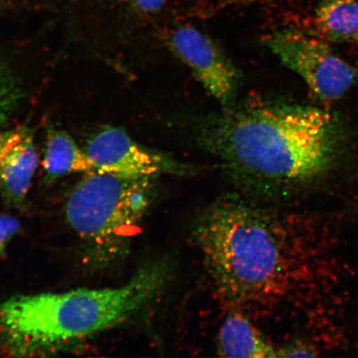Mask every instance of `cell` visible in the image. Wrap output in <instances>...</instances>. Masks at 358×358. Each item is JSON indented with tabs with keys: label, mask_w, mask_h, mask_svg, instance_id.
<instances>
[{
	"label": "cell",
	"mask_w": 358,
	"mask_h": 358,
	"mask_svg": "<svg viewBox=\"0 0 358 358\" xmlns=\"http://www.w3.org/2000/svg\"><path fill=\"white\" fill-rule=\"evenodd\" d=\"M43 167L50 178L73 173L93 172L86 152L80 149L70 134L56 128L48 129Z\"/></svg>",
	"instance_id": "cell-10"
},
{
	"label": "cell",
	"mask_w": 358,
	"mask_h": 358,
	"mask_svg": "<svg viewBox=\"0 0 358 358\" xmlns=\"http://www.w3.org/2000/svg\"><path fill=\"white\" fill-rule=\"evenodd\" d=\"M265 43L321 101L338 100L358 83L355 67L335 55L324 42L299 31H276L267 36Z\"/></svg>",
	"instance_id": "cell-5"
},
{
	"label": "cell",
	"mask_w": 358,
	"mask_h": 358,
	"mask_svg": "<svg viewBox=\"0 0 358 358\" xmlns=\"http://www.w3.org/2000/svg\"><path fill=\"white\" fill-rule=\"evenodd\" d=\"M277 219L236 192L222 196L196 217L192 236L227 310L261 315L287 292L293 261Z\"/></svg>",
	"instance_id": "cell-2"
},
{
	"label": "cell",
	"mask_w": 358,
	"mask_h": 358,
	"mask_svg": "<svg viewBox=\"0 0 358 358\" xmlns=\"http://www.w3.org/2000/svg\"><path fill=\"white\" fill-rule=\"evenodd\" d=\"M21 98V91L10 69L0 59V129L10 119Z\"/></svg>",
	"instance_id": "cell-12"
},
{
	"label": "cell",
	"mask_w": 358,
	"mask_h": 358,
	"mask_svg": "<svg viewBox=\"0 0 358 358\" xmlns=\"http://www.w3.org/2000/svg\"><path fill=\"white\" fill-rule=\"evenodd\" d=\"M38 155L31 129L17 127L0 132V191L13 205H20L29 191Z\"/></svg>",
	"instance_id": "cell-8"
},
{
	"label": "cell",
	"mask_w": 358,
	"mask_h": 358,
	"mask_svg": "<svg viewBox=\"0 0 358 358\" xmlns=\"http://www.w3.org/2000/svg\"><path fill=\"white\" fill-rule=\"evenodd\" d=\"M20 230V224L15 218L0 215V255Z\"/></svg>",
	"instance_id": "cell-13"
},
{
	"label": "cell",
	"mask_w": 358,
	"mask_h": 358,
	"mask_svg": "<svg viewBox=\"0 0 358 358\" xmlns=\"http://www.w3.org/2000/svg\"><path fill=\"white\" fill-rule=\"evenodd\" d=\"M93 172L124 178H155L161 174L187 176L194 168L138 145L122 129L106 127L94 134L85 150Z\"/></svg>",
	"instance_id": "cell-6"
},
{
	"label": "cell",
	"mask_w": 358,
	"mask_h": 358,
	"mask_svg": "<svg viewBox=\"0 0 358 358\" xmlns=\"http://www.w3.org/2000/svg\"><path fill=\"white\" fill-rule=\"evenodd\" d=\"M198 138L239 189L265 195L324 176L341 134L328 111L257 98L203 120Z\"/></svg>",
	"instance_id": "cell-1"
},
{
	"label": "cell",
	"mask_w": 358,
	"mask_h": 358,
	"mask_svg": "<svg viewBox=\"0 0 358 358\" xmlns=\"http://www.w3.org/2000/svg\"><path fill=\"white\" fill-rule=\"evenodd\" d=\"M169 0H131L133 6L143 13L159 12Z\"/></svg>",
	"instance_id": "cell-14"
},
{
	"label": "cell",
	"mask_w": 358,
	"mask_h": 358,
	"mask_svg": "<svg viewBox=\"0 0 358 358\" xmlns=\"http://www.w3.org/2000/svg\"><path fill=\"white\" fill-rule=\"evenodd\" d=\"M315 22L331 41L358 43V0H317Z\"/></svg>",
	"instance_id": "cell-11"
},
{
	"label": "cell",
	"mask_w": 358,
	"mask_h": 358,
	"mask_svg": "<svg viewBox=\"0 0 358 358\" xmlns=\"http://www.w3.org/2000/svg\"><path fill=\"white\" fill-rule=\"evenodd\" d=\"M217 352L221 357H278V349L259 332L248 317L234 310L221 327Z\"/></svg>",
	"instance_id": "cell-9"
},
{
	"label": "cell",
	"mask_w": 358,
	"mask_h": 358,
	"mask_svg": "<svg viewBox=\"0 0 358 358\" xmlns=\"http://www.w3.org/2000/svg\"><path fill=\"white\" fill-rule=\"evenodd\" d=\"M154 178L89 173L69 196L67 221L102 266L127 257L133 237L156 196Z\"/></svg>",
	"instance_id": "cell-4"
},
{
	"label": "cell",
	"mask_w": 358,
	"mask_h": 358,
	"mask_svg": "<svg viewBox=\"0 0 358 358\" xmlns=\"http://www.w3.org/2000/svg\"><path fill=\"white\" fill-rule=\"evenodd\" d=\"M169 44L222 106L235 104L240 71L209 36L195 27L182 26L170 34Z\"/></svg>",
	"instance_id": "cell-7"
},
{
	"label": "cell",
	"mask_w": 358,
	"mask_h": 358,
	"mask_svg": "<svg viewBox=\"0 0 358 358\" xmlns=\"http://www.w3.org/2000/svg\"><path fill=\"white\" fill-rule=\"evenodd\" d=\"M172 272L171 261L159 257L119 287L20 295L0 304V329L26 351L78 341L145 312L164 292Z\"/></svg>",
	"instance_id": "cell-3"
}]
</instances>
